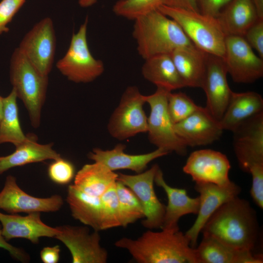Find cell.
<instances>
[{"instance_id":"cell-24","label":"cell","mask_w":263,"mask_h":263,"mask_svg":"<svg viewBox=\"0 0 263 263\" xmlns=\"http://www.w3.org/2000/svg\"><path fill=\"white\" fill-rule=\"evenodd\" d=\"M216 18L226 36L241 37L259 19L251 0H230Z\"/></svg>"},{"instance_id":"cell-21","label":"cell","mask_w":263,"mask_h":263,"mask_svg":"<svg viewBox=\"0 0 263 263\" xmlns=\"http://www.w3.org/2000/svg\"><path fill=\"white\" fill-rule=\"evenodd\" d=\"M154 182L164 189L168 199L161 229L179 230L178 223L182 216L189 214H197L199 208V197H190L185 189L169 185L160 168L156 171Z\"/></svg>"},{"instance_id":"cell-15","label":"cell","mask_w":263,"mask_h":263,"mask_svg":"<svg viewBox=\"0 0 263 263\" xmlns=\"http://www.w3.org/2000/svg\"><path fill=\"white\" fill-rule=\"evenodd\" d=\"M227 69L222 57L208 54L202 89L206 96V110L220 121L230 100L233 91L227 80Z\"/></svg>"},{"instance_id":"cell-18","label":"cell","mask_w":263,"mask_h":263,"mask_svg":"<svg viewBox=\"0 0 263 263\" xmlns=\"http://www.w3.org/2000/svg\"><path fill=\"white\" fill-rule=\"evenodd\" d=\"M174 129L185 145L192 147L213 143L220 139L224 131L220 121L201 106L188 117L174 124Z\"/></svg>"},{"instance_id":"cell-19","label":"cell","mask_w":263,"mask_h":263,"mask_svg":"<svg viewBox=\"0 0 263 263\" xmlns=\"http://www.w3.org/2000/svg\"><path fill=\"white\" fill-rule=\"evenodd\" d=\"M0 222L2 235L7 241L14 238H23L37 244L41 237L55 238L59 232L56 227L50 226L42 222L40 212L20 216L0 212Z\"/></svg>"},{"instance_id":"cell-4","label":"cell","mask_w":263,"mask_h":263,"mask_svg":"<svg viewBox=\"0 0 263 263\" xmlns=\"http://www.w3.org/2000/svg\"><path fill=\"white\" fill-rule=\"evenodd\" d=\"M9 76L12 89L27 110L32 126L38 128L46 99L49 76L41 74L18 47L11 57Z\"/></svg>"},{"instance_id":"cell-43","label":"cell","mask_w":263,"mask_h":263,"mask_svg":"<svg viewBox=\"0 0 263 263\" xmlns=\"http://www.w3.org/2000/svg\"><path fill=\"white\" fill-rule=\"evenodd\" d=\"M97 0H78L79 5L84 8L89 7L94 5Z\"/></svg>"},{"instance_id":"cell-16","label":"cell","mask_w":263,"mask_h":263,"mask_svg":"<svg viewBox=\"0 0 263 263\" xmlns=\"http://www.w3.org/2000/svg\"><path fill=\"white\" fill-rule=\"evenodd\" d=\"M63 205V200L58 194L38 198L27 194L19 188L16 178L11 175L6 177L0 192V209L9 214L56 212Z\"/></svg>"},{"instance_id":"cell-13","label":"cell","mask_w":263,"mask_h":263,"mask_svg":"<svg viewBox=\"0 0 263 263\" xmlns=\"http://www.w3.org/2000/svg\"><path fill=\"white\" fill-rule=\"evenodd\" d=\"M55 237L70 251L73 263H106L108 253L100 244L98 231L90 232L86 226L63 225L56 227Z\"/></svg>"},{"instance_id":"cell-3","label":"cell","mask_w":263,"mask_h":263,"mask_svg":"<svg viewBox=\"0 0 263 263\" xmlns=\"http://www.w3.org/2000/svg\"><path fill=\"white\" fill-rule=\"evenodd\" d=\"M134 21L132 36L137 52L144 59L159 55H170L175 50L195 46L180 26L159 10Z\"/></svg>"},{"instance_id":"cell-5","label":"cell","mask_w":263,"mask_h":263,"mask_svg":"<svg viewBox=\"0 0 263 263\" xmlns=\"http://www.w3.org/2000/svg\"><path fill=\"white\" fill-rule=\"evenodd\" d=\"M158 10L174 20L197 48L224 59L226 35L216 18L165 5Z\"/></svg>"},{"instance_id":"cell-37","label":"cell","mask_w":263,"mask_h":263,"mask_svg":"<svg viewBox=\"0 0 263 263\" xmlns=\"http://www.w3.org/2000/svg\"><path fill=\"white\" fill-rule=\"evenodd\" d=\"M243 37L263 58V19H259L248 29Z\"/></svg>"},{"instance_id":"cell-36","label":"cell","mask_w":263,"mask_h":263,"mask_svg":"<svg viewBox=\"0 0 263 263\" xmlns=\"http://www.w3.org/2000/svg\"><path fill=\"white\" fill-rule=\"evenodd\" d=\"M25 0H1L0 1V35L7 33V26L25 2Z\"/></svg>"},{"instance_id":"cell-22","label":"cell","mask_w":263,"mask_h":263,"mask_svg":"<svg viewBox=\"0 0 263 263\" xmlns=\"http://www.w3.org/2000/svg\"><path fill=\"white\" fill-rule=\"evenodd\" d=\"M195 253L197 263H262L261 256L251 251L240 250L225 244L215 238L203 234Z\"/></svg>"},{"instance_id":"cell-38","label":"cell","mask_w":263,"mask_h":263,"mask_svg":"<svg viewBox=\"0 0 263 263\" xmlns=\"http://www.w3.org/2000/svg\"><path fill=\"white\" fill-rule=\"evenodd\" d=\"M199 12L217 18L222 9L230 0H197Z\"/></svg>"},{"instance_id":"cell-45","label":"cell","mask_w":263,"mask_h":263,"mask_svg":"<svg viewBox=\"0 0 263 263\" xmlns=\"http://www.w3.org/2000/svg\"></svg>"},{"instance_id":"cell-8","label":"cell","mask_w":263,"mask_h":263,"mask_svg":"<svg viewBox=\"0 0 263 263\" xmlns=\"http://www.w3.org/2000/svg\"><path fill=\"white\" fill-rule=\"evenodd\" d=\"M146 95L135 86L127 87L109 120L107 129L113 138L122 140L147 132L148 117L143 106Z\"/></svg>"},{"instance_id":"cell-39","label":"cell","mask_w":263,"mask_h":263,"mask_svg":"<svg viewBox=\"0 0 263 263\" xmlns=\"http://www.w3.org/2000/svg\"><path fill=\"white\" fill-rule=\"evenodd\" d=\"M0 247L6 250L14 259L22 263L30 261L29 254L24 249L17 247L10 244L2 234L1 227L0 226Z\"/></svg>"},{"instance_id":"cell-28","label":"cell","mask_w":263,"mask_h":263,"mask_svg":"<svg viewBox=\"0 0 263 263\" xmlns=\"http://www.w3.org/2000/svg\"><path fill=\"white\" fill-rule=\"evenodd\" d=\"M141 72L147 80L169 92L186 87L170 55H159L145 59Z\"/></svg>"},{"instance_id":"cell-41","label":"cell","mask_w":263,"mask_h":263,"mask_svg":"<svg viewBox=\"0 0 263 263\" xmlns=\"http://www.w3.org/2000/svg\"><path fill=\"white\" fill-rule=\"evenodd\" d=\"M164 5L199 12L197 0H165Z\"/></svg>"},{"instance_id":"cell-20","label":"cell","mask_w":263,"mask_h":263,"mask_svg":"<svg viewBox=\"0 0 263 263\" xmlns=\"http://www.w3.org/2000/svg\"><path fill=\"white\" fill-rule=\"evenodd\" d=\"M126 146L116 145L110 150L94 148L88 154V158L99 162L112 171L130 169L139 173L143 172L148 165L153 160L167 155L169 152L161 148L145 154H130L125 152Z\"/></svg>"},{"instance_id":"cell-27","label":"cell","mask_w":263,"mask_h":263,"mask_svg":"<svg viewBox=\"0 0 263 263\" xmlns=\"http://www.w3.org/2000/svg\"><path fill=\"white\" fill-rule=\"evenodd\" d=\"M118 174L103 164L94 162L84 165L75 176L72 186L88 195L100 197L114 185Z\"/></svg>"},{"instance_id":"cell-14","label":"cell","mask_w":263,"mask_h":263,"mask_svg":"<svg viewBox=\"0 0 263 263\" xmlns=\"http://www.w3.org/2000/svg\"><path fill=\"white\" fill-rule=\"evenodd\" d=\"M230 168V162L224 154L211 149H202L190 153L183 170L195 183L228 187L233 183L228 177Z\"/></svg>"},{"instance_id":"cell-10","label":"cell","mask_w":263,"mask_h":263,"mask_svg":"<svg viewBox=\"0 0 263 263\" xmlns=\"http://www.w3.org/2000/svg\"><path fill=\"white\" fill-rule=\"evenodd\" d=\"M233 147L239 167L250 173L263 166V112L241 123L233 132Z\"/></svg>"},{"instance_id":"cell-44","label":"cell","mask_w":263,"mask_h":263,"mask_svg":"<svg viewBox=\"0 0 263 263\" xmlns=\"http://www.w3.org/2000/svg\"><path fill=\"white\" fill-rule=\"evenodd\" d=\"M3 99V97L0 95V120L2 115Z\"/></svg>"},{"instance_id":"cell-42","label":"cell","mask_w":263,"mask_h":263,"mask_svg":"<svg viewBox=\"0 0 263 263\" xmlns=\"http://www.w3.org/2000/svg\"><path fill=\"white\" fill-rule=\"evenodd\" d=\"M256 9L259 19H263V0H251Z\"/></svg>"},{"instance_id":"cell-34","label":"cell","mask_w":263,"mask_h":263,"mask_svg":"<svg viewBox=\"0 0 263 263\" xmlns=\"http://www.w3.org/2000/svg\"><path fill=\"white\" fill-rule=\"evenodd\" d=\"M198 106L186 94L179 92L169 93L167 107L169 116L174 124L178 123L199 109Z\"/></svg>"},{"instance_id":"cell-33","label":"cell","mask_w":263,"mask_h":263,"mask_svg":"<svg viewBox=\"0 0 263 263\" xmlns=\"http://www.w3.org/2000/svg\"><path fill=\"white\" fill-rule=\"evenodd\" d=\"M116 183L109 188L101 197V230L121 226Z\"/></svg>"},{"instance_id":"cell-32","label":"cell","mask_w":263,"mask_h":263,"mask_svg":"<svg viewBox=\"0 0 263 263\" xmlns=\"http://www.w3.org/2000/svg\"><path fill=\"white\" fill-rule=\"evenodd\" d=\"M165 0H118L113 7L117 16L134 20L164 5Z\"/></svg>"},{"instance_id":"cell-6","label":"cell","mask_w":263,"mask_h":263,"mask_svg":"<svg viewBox=\"0 0 263 263\" xmlns=\"http://www.w3.org/2000/svg\"><path fill=\"white\" fill-rule=\"evenodd\" d=\"M88 23L87 17L78 31L73 33L67 52L56 63L62 75L76 83L92 82L104 71L102 61L94 58L89 49L87 38Z\"/></svg>"},{"instance_id":"cell-7","label":"cell","mask_w":263,"mask_h":263,"mask_svg":"<svg viewBox=\"0 0 263 263\" xmlns=\"http://www.w3.org/2000/svg\"><path fill=\"white\" fill-rule=\"evenodd\" d=\"M169 92L157 87L155 92L146 95V101L150 107L148 117V137L150 142L157 148L168 152L174 151L185 155L188 147L178 136L174 129V123L168 112L167 103Z\"/></svg>"},{"instance_id":"cell-17","label":"cell","mask_w":263,"mask_h":263,"mask_svg":"<svg viewBox=\"0 0 263 263\" xmlns=\"http://www.w3.org/2000/svg\"><path fill=\"white\" fill-rule=\"evenodd\" d=\"M194 188L200 195L199 210L194 223L185 233L193 248L196 245L198 236L211 215L222 205L238 196L241 191V188L234 182L228 187L196 182Z\"/></svg>"},{"instance_id":"cell-26","label":"cell","mask_w":263,"mask_h":263,"mask_svg":"<svg viewBox=\"0 0 263 263\" xmlns=\"http://www.w3.org/2000/svg\"><path fill=\"white\" fill-rule=\"evenodd\" d=\"M263 112L262 96L255 92H233L220 121L222 129L233 132L241 123Z\"/></svg>"},{"instance_id":"cell-11","label":"cell","mask_w":263,"mask_h":263,"mask_svg":"<svg viewBox=\"0 0 263 263\" xmlns=\"http://www.w3.org/2000/svg\"><path fill=\"white\" fill-rule=\"evenodd\" d=\"M224 60L233 81L251 83L263 76V59L243 37L227 36Z\"/></svg>"},{"instance_id":"cell-9","label":"cell","mask_w":263,"mask_h":263,"mask_svg":"<svg viewBox=\"0 0 263 263\" xmlns=\"http://www.w3.org/2000/svg\"><path fill=\"white\" fill-rule=\"evenodd\" d=\"M18 48L41 74L49 76L56 49L52 19L46 17L36 23L23 37Z\"/></svg>"},{"instance_id":"cell-40","label":"cell","mask_w":263,"mask_h":263,"mask_svg":"<svg viewBox=\"0 0 263 263\" xmlns=\"http://www.w3.org/2000/svg\"><path fill=\"white\" fill-rule=\"evenodd\" d=\"M60 247L58 245L43 247L40 252V257L44 263H57L59 259Z\"/></svg>"},{"instance_id":"cell-30","label":"cell","mask_w":263,"mask_h":263,"mask_svg":"<svg viewBox=\"0 0 263 263\" xmlns=\"http://www.w3.org/2000/svg\"><path fill=\"white\" fill-rule=\"evenodd\" d=\"M17 98L13 89L3 97L2 115L0 120V144L10 143L16 147L27 138L20 124Z\"/></svg>"},{"instance_id":"cell-2","label":"cell","mask_w":263,"mask_h":263,"mask_svg":"<svg viewBox=\"0 0 263 263\" xmlns=\"http://www.w3.org/2000/svg\"><path fill=\"white\" fill-rule=\"evenodd\" d=\"M114 245L128 250L138 263H197L195 248L179 230H148L135 240L123 237Z\"/></svg>"},{"instance_id":"cell-12","label":"cell","mask_w":263,"mask_h":263,"mask_svg":"<svg viewBox=\"0 0 263 263\" xmlns=\"http://www.w3.org/2000/svg\"><path fill=\"white\" fill-rule=\"evenodd\" d=\"M157 164L135 175L118 173L117 180L129 187L136 195L144 210L143 226L149 229L161 228L165 213L166 206L157 198L154 189V180Z\"/></svg>"},{"instance_id":"cell-23","label":"cell","mask_w":263,"mask_h":263,"mask_svg":"<svg viewBox=\"0 0 263 263\" xmlns=\"http://www.w3.org/2000/svg\"><path fill=\"white\" fill-rule=\"evenodd\" d=\"M37 136L29 133L21 144L16 146V150L11 154L0 158V175L8 169L26 164L56 160L60 155L53 149L52 143L39 144Z\"/></svg>"},{"instance_id":"cell-31","label":"cell","mask_w":263,"mask_h":263,"mask_svg":"<svg viewBox=\"0 0 263 263\" xmlns=\"http://www.w3.org/2000/svg\"><path fill=\"white\" fill-rule=\"evenodd\" d=\"M115 188L119 203L121 226L126 227L140 219H144V208L135 193L118 180L116 182Z\"/></svg>"},{"instance_id":"cell-29","label":"cell","mask_w":263,"mask_h":263,"mask_svg":"<svg viewBox=\"0 0 263 263\" xmlns=\"http://www.w3.org/2000/svg\"><path fill=\"white\" fill-rule=\"evenodd\" d=\"M66 201L74 219L91 227L94 230H101L100 197L88 195L70 185L67 189Z\"/></svg>"},{"instance_id":"cell-1","label":"cell","mask_w":263,"mask_h":263,"mask_svg":"<svg viewBox=\"0 0 263 263\" xmlns=\"http://www.w3.org/2000/svg\"><path fill=\"white\" fill-rule=\"evenodd\" d=\"M201 232L235 248L252 251L259 233L256 211L247 200L236 196L211 215Z\"/></svg>"},{"instance_id":"cell-25","label":"cell","mask_w":263,"mask_h":263,"mask_svg":"<svg viewBox=\"0 0 263 263\" xmlns=\"http://www.w3.org/2000/svg\"><path fill=\"white\" fill-rule=\"evenodd\" d=\"M170 55L185 86L202 88L208 54L194 46L175 50Z\"/></svg>"},{"instance_id":"cell-35","label":"cell","mask_w":263,"mask_h":263,"mask_svg":"<svg viewBox=\"0 0 263 263\" xmlns=\"http://www.w3.org/2000/svg\"><path fill=\"white\" fill-rule=\"evenodd\" d=\"M47 171L49 178L54 183L59 185L68 184L75 174L74 165L61 157L54 160L49 165Z\"/></svg>"}]
</instances>
